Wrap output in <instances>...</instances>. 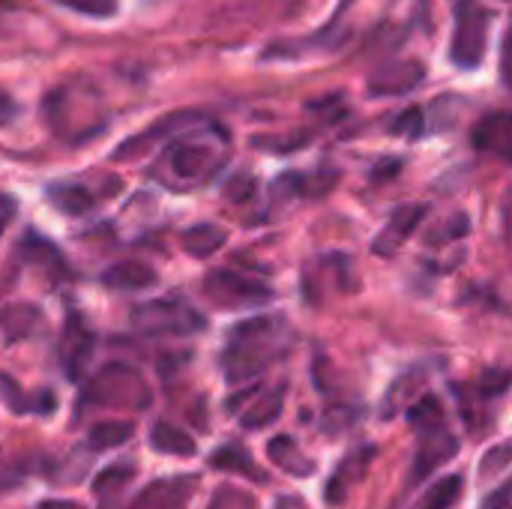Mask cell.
Wrapping results in <instances>:
<instances>
[{
    "instance_id": "6da1fadb",
    "label": "cell",
    "mask_w": 512,
    "mask_h": 509,
    "mask_svg": "<svg viewBox=\"0 0 512 509\" xmlns=\"http://www.w3.org/2000/svg\"><path fill=\"white\" fill-rule=\"evenodd\" d=\"M228 156V135L222 126L201 120L177 135H171L156 162L150 165V177L171 192H192L216 177Z\"/></svg>"
},
{
    "instance_id": "7a4b0ae2",
    "label": "cell",
    "mask_w": 512,
    "mask_h": 509,
    "mask_svg": "<svg viewBox=\"0 0 512 509\" xmlns=\"http://www.w3.org/2000/svg\"><path fill=\"white\" fill-rule=\"evenodd\" d=\"M291 327L282 315H258L231 327L222 348V375L228 384H246L264 375L291 348Z\"/></svg>"
},
{
    "instance_id": "3957f363",
    "label": "cell",
    "mask_w": 512,
    "mask_h": 509,
    "mask_svg": "<svg viewBox=\"0 0 512 509\" xmlns=\"http://www.w3.org/2000/svg\"><path fill=\"white\" fill-rule=\"evenodd\" d=\"M153 393L144 381V375L126 363H108L102 366L90 384L81 393V405H93V408H132V411H144L150 408Z\"/></svg>"
},
{
    "instance_id": "277c9868",
    "label": "cell",
    "mask_w": 512,
    "mask_h": 509,
    "mask_svg": "<svg viewBox=\"0 0 512 509\" xmlns=\"http://www.w3.org/2000/svg\"><path fill=\"white\" fill-rule=\"evenodd\" d=\"M132 327L144 336H195L207 327L204 315L180 297L150 300L132 309Z\"/></svg>"
},
{
    "instance_id": "5b68a950",
    "label": "cell",
    "mask_w": 512,
    "mask_h": 509,
    "mask_svg": "<svg viewBox=\"0 0 512 509\" xmlns=\"http://www.w3.org/2000/svg\"><path fill=\"white\" fill-rule=\"evenodd\" d=\"M486 36H489V12L480 0H459L456 21H453V42L450 60L459 69H477L486 57Z\"/></svg>"
},
{
    "instance_id": "8992f818",
    "label": "cell",
    "mask_w": 512,
    "mask_h": 509,
    "mask_svg": "<svg viewBox=\"0 0 512 509\" xmlns=\"http://www.w3.org/2000/svg\"><path fill=\"white\" fill-rule=\"evenodd\" d=\"M204 294L225 309H249L273 300V288L261 279H252L237 270H213L204 279Z\"/></svg>"
},
{
    "instance_id": "52a82bcc",
    "label": "cell",
    "mask_w": 512,
    "mask_h": 509,
    "mask_svg": "<svg viewBox=\"0 0 512 509\" xmlns=\"http://www.w3.org/2000/svg\"><path fill=\"white\" fill-rule=\"evenodd\" d=\"M375 456H378V447H375V444H360L357 450H351V453L336 465V471L330 474V480H327V486H324V501H327L330 507H342V504L348 501V495L366 480L369 465L375 462Z\"/></svg>"
},
{
    "instance_id": "ba28073f",
    "label": "cell",
    "mask_w": 512,
    "mask_h": 509,
    "mask_svg": "<svg viewBox=\"0 0 512 509\" xmlns=\"http://www.w3.org/2000/svg\"><path fill=\"white\" fill-rule=\"evenodd\" d=\"M426 81V66L417 60H393L381 69H375L366 81L369 96L375 99H396L414 93Z\"/></svg>"
},
{
    "instance_id": "9c48e42d",
    "label": "cell",
    "mask_w": 512,
    "mask_h": 509,
    "mask_svg": "<svg viewBox=\"0 0 512 509\" xmlns=\"http://www.w3.org/2000/svg\"><path fill=\"white\" fill-rule=\"evenodd\" d=\"M96 351V336L93 330L84 324V318L78 312H72L66 318L63 336H60V363L69 381H81V375L87 372L90 360Z\"/></svg>"
},
{
    "instance_id": "30bf717a",
    "label": "cell",
    "mask_w": 512,
    "mask_h": 509,
    "mask_svg": "<svg viewBox=\"0 0 512 509\" xmlns=\"http://www.w3.org/2000/svg\"><path fill=\"white\" fill-rule=\"evenodd\" d=\"M459 456V438L447 429H432V432H423L420 435V444H417V453H414V462H411V474H408V483H423L429 474L441 471L447 462H453Z\"/></svg>"
},
{
    "instance_id": "8fae6325",
    "label": "cell",
    "mask_w": 512,
    "mask_h": 509,
    "mask_svg": "<svg viewBox=\"0 0 512 509\" xmlns=\"http://www.w3.org/2000/svg\"><path fill=\"white\" fill-rule=\"evenodd\" d=\"M198 489V477H165L144 486L129 509H189Z\"/></svg>"
},
{
    "instance_id": "7c38bea8",
    "label": "cell",
    "mask_w": 512,
    "mask_h": 509,
    "mask_svg": "<svg viewBox=\"0 0 512 509\" xmlns=\"http://www.w3.org/2000/svg\"><path fill=\"white\" fill-rule=\"evenodd\" d=\"M474 147L486 156L501 162H512V111H492L486 114L471 135Z\"/></svg>"
},
{
    "instance_id": "4fadbf2b",
    "label": "cell",
    "mask_w": 512,
    "mask_h": 509,
    "mask_svg": "<svg viewBox=\"0 0 512 509\" xmlns=\"http://www.w3.org/2000/svg\"><path fill=\"white\" fill-rule=\"evenodd\" d=\"M198 120H204V117L195 114V111L168 114V117L156 120V126H150L147 132H141V135H135V138H129V141H123L120 150H114V159H132L135 153H141V150H147V147H162V138L168 141L171 135H177L180 129H186V126H192V123H198Z\"/></svg>"
},
{
    "instance_id": "5bb4252c",
    "label": "cell",
    "mask_w": 512,
    "mask_h": 509,
    "mask_svg": "<svg viewBox=\"0 0 512 509\" xmlns=\"http://www.w3.org/2000/svg\"><path fill=\"white\" fill-rule=\"evenodd\" d=\"M429 213V204H402L390 213V222L387 228L378 234L375 240V252L378 255H393L399 252V246L414 234V228L420 225V219Z\"/></svg>"
},
{
    "instance_id": "9a60e30c",
    "label": "cell",
    "mask_w": 512,
    "mask_h": 509,
    "mask_svg": "<svg viewBox=\"0 0 512 509\" xmlns=\"http://www.w3.org/2000/svg\"><path fill=\"white\" fill-rule=\"evenodd\" d=\"M267 456H270V462H273L279 471H285L288 477L306 480V477H312V474L318 471L315 459L306 456V453L300 450V444H297L291 435H276V438L267 444Z\"/></svg>"
},
{
    "instance_id": "2e32d148",
    "label": "cell",
    "mask_w": 512,
    "mask_h": 509,
    "mask_svg": "<svg viewBox=\"0 0 512 509\" xmlns=\"http://www.w3.org/2000/svg\"><path fill=\"white\" fill-rule=\"evenodd\" d=\"M15 255H18L24 264H30V267L45 270L48 276H69V267H66L63 255L57 252V246H54L51 240L33 234V231L24 234V240L18 243V252H15Z\"/></svg>"
},
{
    "instance_id": "e0dca14e",
    "label": "cell",
    "mask_w": 512,
    "mask_h": 509,
    "mask_svg": "<svg viewBox=\"0 0 512 509\" xmlns=\"http://www.w3.org/2000/svg\"><path fill=\"white\" fill-rule=\"evenodd\" d=\"M210 468L225 471V474H240L258 486L270 483V474H264V468L249 456V450L243 444H222L213 456H210Z\"/></svg>"
},
{
    "instance_id": "ac0fdd59",
    "label": "cell",
    "mask_w": 512,
    "mask_h": 509,
    "mask_svg": "<svg viewBox=\"0 0 512 509\" xmlns=\"http://www.w3.org/2000/svg\"><path fill=\"white\" fill-rule=\"evenodd\" d=\"M0 399L3 405L12 411V414H54L57 411V399L51 390L45 393H36V396H27L6 372H0Z\"/></svg>"
},
{
    "instance_id": "d6986e66",
    "label": "cell",
    "mask_w": 512,
    "mask_h": 509,
    "mask_svg": "<svg viewBox=\"0 0 512 509\" xmlns=\"http://www.w3.org/2000/svg\"><path fill=\"white\" fill-rule=\"evenodd\" d=\"M102 279H105V285L120 288V291H144L159 282L156 270L144 261H120V264L108 267Z\"/></svg>"
},
{
    "instance_id": "ffe728a7",
    "label": "cell",
    "mask_w": 512,
    "mask_h": 509,
    "mask_svg": "<svg viewBox=\"0 0 512 509\" xmlns=\"http://www.w3.org/2000/svg\"><path fill=\"white\" fill-rule=\"evenodd\" d=\"M150 447L162 456H174V459H192L198 453L195 447V438L183 429H177L174 423H165L159 420L153 429H150Z\"/></svg>"
},
{
    "instance_id": "44dd1931",
    "label": "cell",
    "mask_w": 512,
    "mask_h": 509,
    "mask_svg": "<svg viewBox=\"0 0 512 509\" xmlns=\"http://www.w3.org/2000/svg\"><path fill=\"white\" fill-rule=\"evenodd\" d=\"M282 408H285V384H279L270 393H258V399L240 414V423L243 429H264L279 420Z\"/></svg>"
},
{
    "instance_id": "7402d4cb",
    "label": "cell",
    "mask_w": 512,
    "mask_h": 509,
    "mask_svg": "<svg viewBox=\"0 0 512 509\" xmlns=\"http://www.w3.org/2000/svg\"><path fill=\"white\" fill-rule=\"evenodd\" d=\"M48 201H51L60 213H66V216H84V213L93 210L96 192L87 189V186H75V183H54V186L48 189Z\"/></svg>"
},
{
    "instance_id": "603a6c76",
    "label": "cell",
    "mask_w": 512,
    "mask_h": 509,
    "mask_svg": "<svg viewBox=\"0 0 512 509\" xmlns=\"http://www.w3.org/2000/svg\"><path fill=\"white\" fill-rule=\"evenodd\" d=\"M132 435H135V423H129V420H105V423H96L87 432V447L93 453H108V450L123 447Z\"/></svg>"
},
{
    "instance_id": "cb8c5ba5",
    "label": "cell",
    "mask_w": 512,
    "mask_h": 509,
    "mask_svg": "<svg viewBox=\"0 0 512 509\" xmlns=\"http://www.w3.org/2000/svg\"><path fill=\"white\" fill-rule=\"evenodd\" d=\"M228 234L213 225V222H201V225H192L186 234H183V249L192 255V258H210L213 252H219L225 246Z\"/></svg>"
},
{
    "instance_id": "d4e9b609",
    "label": "cell",
    "mask_w": 512,
    "mask_h": 509,
    "mask_svg": "<svg viewBox=\"0 0 512 509\" xmlns=\"http://www.w3.org/2000/svg\"><path fill=\"white\" fill-rule=\"evenodd\" d=\"M135 477V465L132 462H117V465H108L105 471L96 474L93 480V495L102 501V504H111Z\"/></svg>"
},
{
    "instance_id": "484cf974",
    "label": "cell",
    "mask_w": 512,
    "mask_h": 509,
    "mask_svg": "<svg viewBox=\"0 0 512 509\" xmlns=\"http://www.w3.org/2000/svg\"><path fill=\"white\" fill-rule=\"evenodd\" d=\"M462 492H465V480L459 474H450V477H441L435 486H429L426 495L411 509H453L459 504Z\"/></svg>"
},
{
    "instance_id": "4316f807",
    "label": "cell",
    "mask_w": 512,
    "mask_h": 509,
    "mask_svg": "<svg viewBox=\"0 0 512 509\" xmlns=\"http://www.w3.org/2000/svg\"><path fill=\"white\" fill-rule=\"evenodd\" d=\"M405 417H408V426L414 429V432H432V429H444V405H441V399L438 396H423V399H417V402H411L408 408H405Z\"/></svg>"
},
{
    "instance_id": "83f0119b",
    "label": "cell",
    "mask_w": 512,
    "mask_h": 509,
    "mask_svg": "<svg viewBox=\"0 0 512 509\" xmlns=\"http://www.w3.org/2000/svg\"><path fill=\"white\" fill-rule=\"evenodd\" d=\"M420 384H423V375H420V372H408V375H402L399 381H393V387L387 390V396H384V402H381V420H390V417H396L399 411H405L408 402L417 399V387H420Z\"/></svg>"
},
{
    "instance_id": "f1b7e54d",
    "label": "cell",
    "mask_w": 512,
    "mask_h": 509,
    "mask_svg": "<svg viewBox=\"0 0 512 509\" xmlns=\"http://www.w3.org/2000/svg\"><path fill=\"white\" fill-rule=\"evenodd\" d=\"M512 465V438L501 441L498 447H489L483 456H480V480H489V477H498L501 471H507Z\"/></svg>"
},
{
    "instance_id": "f546056e",
    "label": "cell",
    "mask_w": 512,
    "mask_h": 509,
    "mask_svg": "<svg viewBox=\"0 0 512 509\" xmlns=\"http://www.w3.org/2000/svg\"><path fill=\"white\" fill-rule=\"evenodd\" d=\"M207 509H258V501L249 492L237 489V486H219L213 492Z\"/></svg>"
},
{
    "instance_id": "4dcf8cb0",
    "label": "cell",
    "mask_w": 512,
    "mask_h": 509,
    "mask_svg": "<svg viewBox=\"0 0 512 509\" xmlns=\"http://www.w3.org/2000/svg\"><path fill=\"white\" fill-rule=\"evenodd\" d=\"M510 387L512 369H489V372H483V378H480V384H477V393H480L483 399H498V396H504Z\"/></svg>"
},
{
    "instance_id": "1f68e13d",
    "label": "cell",
    "mask_w": 512,
    "mask_h": 509,
    "mask_svg": "<svg viewBox=\"0 0 512 509\" xmlns=\"http://www.w3.org/2000/svg\"><path fill=\"white\" fill-rule=\"evenodd\" d=\"M54 3L87 18H111L117 12V0H54Z\"/></svg>"
},
{
    "instance_id": "d6a6232c",
    "label": "cell",
    "mask_w": 512,
    "mask_h": 509,
    "mask_svg": "<svg viewBox=\"0 0 512 509\" xmlns=\"http://www.w3.org/2000/svg\"><path fill=\"white\" fill-rule=\"evenodd\" d=\"M471 231V219L465 213H456L453 219H447L444 228H435L429 234V246H438V243H450V240H462L465 234Z\"/></svg>"
},
{
    "instance_id": "836d02e7",
    "label": "cell",
    "mask_w": 512,
    "mask_h": 509,
    "mask_svg": "<svg viewBox=\"0 0 512 509\" xmlns=\"http://www.w3.org/2000/svg\"><path fill=\"white\" fill-rule=\"evenodd\" d=\"M354 408H330L324 417H321V429L327 432V435H339V432H345L351 423H354Z\"/></svg>"
},
{
    "instance_id": "e575fe53",
    "label": "cell",
    "mask_w": 512,
    "mask_h": 509,
    "mask_svg": "<svg viewBox=\"0 0 512 509\" xmlns=\"http://www.w3.org/2000/svg\"><path fill=\"white\" fill-rule=\"evenodd\" d=\"M396 135H408V138H414V135H420L423 132V111L420 108H408V111H402L396 120H393V126H390Z\"/></svg>"
},
{
    "instance_id": "d590c367",
    "label": "cell",
    "mask_w": 512,
    "mask_h": 509,
    "mask_svg": "<svg viewBox=\"0 0 512 509\" xmlns=\"http://www.w3.org/2000/svg\"><path fill=\"white\" fill-rule=\"evenodd\" d=\"M309 141V132H300V135H291V138H255L258 147L264 150H279V153H288V150H300V144Z\"/></svg>"
},
{
    "instance_id": "8d00e7d4",
    "label": "cell",
    "mask_w": 512,
    "mask_h": 509,
    "mask_svg": "<svg viewBox=\"0 0 512 509\" xmlns=\"http://www.w3.org/2000/svg\"><path fill=\"white\" fill-rule=\"evenodd\" d=\"M252 192H255V180L249 177V174H237L228 186H225V195L231 198V201H249L252 198Z\"/></svg>"
},
{
    "instance_id": "74e56055",
    "label": "cell",
    "mask_w": 512,
    "mask_h": 509,
    "mask_svg": "<svg viewBox=\"0 0 512 509\" xmlns=\"http://www.w3.org/2000/svg\"><path fill=\"white\" fill-rule=\"evenodd\" d=\"M480 509H512V477L507 483H501L498 489H492V492L483 498Z\"/></svg>"
},
{
    "instance_id": "f35d334b",
    "label": "cell",
    "mask_w": 512,
    "mask_h": 509,
    "mask_svg": "<svg viewBox=\"0 0 512 509\" xmlns=\"http://www.w3.org/2000/svg\"><path fill=\"white\" fill-rule=\"evenodd\" d=\"M501 81H504V87L512 90V24L501 42Z\"/></svg>"
},
{
    "instance_id": "ab89813d",
    "label": "cell",
    "mask_w": 512,
    "mask_h": 509,
    "mask_svg": "<svg viewBox=\"0 0 512 509\" xmlns=\"http://www.w3.org/2000/svg\"><path fill=\"white\" fill-rule=\"evenodd\" d=\"M396 168H402V162H399V159H384V162H378V165H375V174H372V177H375V180L396 177V174H399Z\"/></svg>"
},
{
    "instance_id": "60d3db41",
    "label": "cell",
    "mask_w": 512,
    "mask_h": 509,
    "mask_svg": "<svg viewBox=\"0 0 512 509\" xmlns=\"http://www.w3.org/2000/svg\"><path fill=\"white\" fill-rule=\"evenodd\" d=\"M15 111H18V108H15V102H12V99H9V96L0 90V123L12 120V117H15Z\"/></svg>"
},
{
    "instance_id": "b9f144b4",
    "label": "cell",
    "mask_w": 512,
    "mask_h": 509,
    "mask_svg": "<svg viewBox=\"0 0 512 509\" xmlns=\"http://www.w3.org/2000/svg\"><path fill=\"white\" fill-rule=\"evenodd\" d=\"M12 213H15V204H12L9 198H3V195H0V231L6 228V222L12 219Z\"/></svg>"
},
{
    "instance_id": "7bdbcfd3",
    "label": "cell",
    "mask_w": 512,
    "mask_h": 509,
    "mask_svg": "<svg viewBox=\"0 0 512 509\" xmlns=\"http://www.w3.org/2000/svg\"><path fill=\"white\" fill-rule=\"evenodd\" d=\"M36 509H84L81 504H75V501H42Z\"/></svg>"
}]
</instances>
